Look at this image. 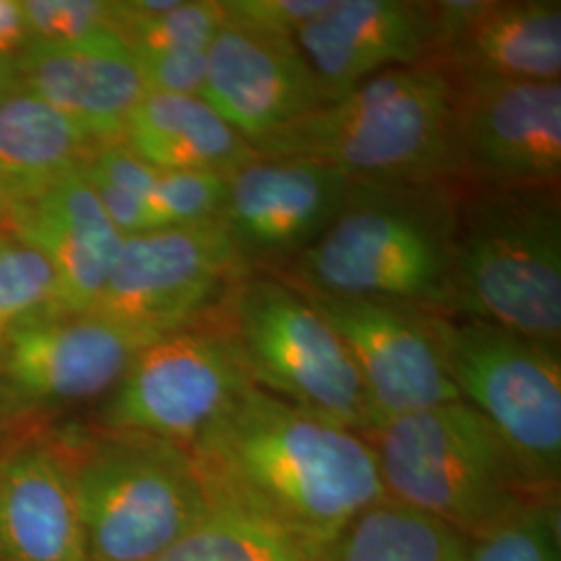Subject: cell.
<instances>
[{
    "label": "cell",
    "mask_w": 561,
    "mask_h": 561,
    "mask_svg": "<svg viewBox=\"0 0 561 561\" xmlns=\"http://www.w3.org/2000/svg\"><path fill=\"white\" fill-rule=\"evenodd\" d=\"M0 561H7V560H2V558H0Z\"/></svg>",
    "instance_id": "obj_36"
},
{
    "label": "cell",
    "mask_w": 561,
    "mask_h": 561,
    "mask_svg": "<svg viewBox=\"0 0 561 561\" xmlns=\"http://www.w3.org/2000/svg\"><path fill=\"white\" fill-rule=\"evenodd\" d=\"M9 442H11V437H9L7 433H0V451H2V447Z\"/></svg>",
    "instance_id": "obj_34"
},
{
    "label": "cell",
    "mask_w": 561,
    "mask_h": 561,
    "mask_svg": "<svg viewBox=\"0 0 561 561\" xmlns=\"http://www.w3.org/2000/svg\"><path fill=\"white\" fill-rule=\"evenodd\" d=\"M154 561H314L261 522L213 507Z\"/></svg>",
    "instance_id": "obj_24"
},
{
    "label": "cell",
    "mask_w": 561,
    "mask_h": 561,
    "mask_svg": "<svg viewBox=\"0 0 561 561\" xmlns=\"http://www.w3.org/2000/svg\"><path fill=\"white\" fill-rule=\"evenodd\" d=\"M0 558L90 561L57 437H11L0 451Z\"/></svg>",
    "instance_id": "obj_19"
},
{
    "label": "cell",
    "mask_w": 561,
    "mask_h": 561,
    "mask_svg": "<svg viewBox=\"0 0 561 561\" xmlns=\"http://www.w3.org/2000/svg\"><path fill=\"white\" fill-rule=\"evenodd\" d=\"M227 23L262 36L296 41L301 27L322 15L333 0H219Z\"/></svg>",
    "instance_id": "obj_30"
},
{
    "label": "cell",
    "mask_w": 561,
    "mask_h": 561,
    "mask_svg": "<svg viewBox=\"0 0 561 561\" xmlns=\"http://www.w3.org/2000/svg\"><path fill=\"white\" fill-rule=\"evenodd\" d=\"M227 178L219 222L248 273H279L319 240L354 180L298 159L254 157Z\"/></svg>",
    "instance_id": "obj_14"
},
{
    "label": "cell",
    "mask_w": 561,
    "mask_h": 561,
    "mask_svg": "<svg viewBox=\"0 0 561 561\" xmlns=\"http://www.w3.org/2000/svg\"><path fill=\"white\" fill-rule=\"evenodd\" d=\"M15 65L21 88L73 121L96 146L121 141L127 117L146 94L119 32L71 46L27 44Z\"/></svg>",
    "instance_id": "obj_18"
},
{
    "label": "cell",
    "mask_w": 561,
    "mask_h": 561,
    "mask_svg": "<svg viewBox=\"0 0 561 561\" xmlns=\"http://www.w3.org/2000/svg\"><path fill=\"white\" fill-rule=\"evenodd\" d=\"M201 96L250 146L329 102L296 41L227 21L206 50Z\"/></svg>",
    "instance_id": "obj_15"
},
{
    "label": "cell",
    "mask_w": 561,
    "mask_h": 561,
    "mask_svg": "<svg viewBox=\"0 0 561 561\" xmlns=\"http://www.w3.org/2000/svg\"><path fill=\"white\" fill-rule=\"evenodd\" d=\"M99 148L20 83L0 99V213L36 198Z\"/></svg>",
    "instance_id": "obj_22"
},
{
    "label": "cell",
    "mask_w": 561,
    "mask_h": 561,
    "mask_svg": "<svg viewBox=\"0 0 561 561\" xmlns=\"http://www.w3.org/2000/svg\"><path fill=\"white\" fill-rule=\"evenodd\" d=\"M2 222H4V217H2V213H0V231L4 229V225H2Z\"/></svg>",
    "instance_id": "obj_35"
},
{
    "label": "cell",
    "mask_w": 561,
    "mask_h": 561,
    "mask_svg": "<svg viewBox=\"0 0 561 561\" xmlns=\"http://www.w3.org/2000/svg\"><path fill=\"white\" fill-rule=\"evenodd\" d=\"M27 44L71 46L117 32L111 2L102 0H25L21 2Z\"/></svg>",
    "instance_id": "obj_28"
},
{
    "label": "cell",
    "mask_w": 561,
    "mask_h": 561,
    "mask_svg": "<svg viewBox=\"0 0 561 561\" xmlns=\"http://www.w3.org/2000/svg\"><path fill=\"white\" fill-rule=\"evenodd\" d=\"M4 229L50 262L67 317L90 314L119 261L125 238L104 213L80 167L4 215Z\"/></svg>",
    "instance_id": "obj_17"
},
{
    "label": "cell",
    "mask_w": 561,
    "mask_h": 561,
    "mask_svg": "<svg viewBox=\"0 0 561 561\" xmlns=\"http://www.w3.org/2000/svg\"><path fill=\"white\" fill-rule=\"evenodd\" d=\"M470 539L410 505L382 497L350 522L317 561H468Z\"/></svg>",
    "instance_id": "obj_23"
},
{
    "label": "cell",
    "mask_w": 561,
    "mask_h": 561,
    "mask_svg": "<svg viewBox=\"0 0 561 561\" xmlns=\"http://www.w3.org/2000/svg\"><path fill=\"white\" fill-rule=\"evenodd\" d=\"M385 495L470 541L535 503L558 500L466 401L377 424L368 435Z\"/></svg>",
    "instance_id": "obj_5"
},
{
    "label": "cell",
    "mask_w": 561,
    "mask_h": 561,
    "mask_svg": "<svg viewBox=\"0 0 561 561\" xmlns=\"http://www.w3.org/2000/svg\"><path fill=\"white\" fill-rule=\"evenodd\" d=\"M461 85L560 81V0H482L456 38L433 55Z\"/></svg>",
    "instance_id": "obj_20"
},
{
    "label": "cell",
    "mask_w": 561,
    "mask_h": 561,
    "mask_svg": "<svg viewBox=\"0 0 561 561\" xmlns=\"http://www.w3.org/2000/svg\"><path fill=\"white\" fill-rule=\"evenodd\" d=\"M67 317L59 306L57 275L36 245L0 231V347L23 327Z\"/></svg>",
    "instance_id": "obj_25"
},
{
    "label": "cell",
    "mask_w": 561,
    "mask_h": 561,
    "mask_svg": "<svg viewBox=\"0 0 561 561\" xmlns=\"http://www.w3.org/2000/svg\"><path fill=\"white\" fill-rule=\"evenodd\" d=\"M18 85V65L15 59L0 57V99Z\"/></svg>",
    "instance_id": "obj_33"
},
{
    "label": "cell",
    "mask_w": 561,
    "mask_h": 561,
    "mask_svg": "<svg viewBox=\"0 0 561 561\" xmlns=\"http://www.w3.org/2000/svg\"><path fill=\"white\" fill-rule=\"evenodd\" d=\"M225 23L219 0H180L171 11L148 20L123 21L117 32L134 57L208 50Z\"/></svg>",
    "instance_id": "obj_26"
},
{
    "label": "cell",
    "mask_w": 561,
    "mask_h": 561,
    "mask_svg": "<svg viewBox=\"0 0 561 561\" xmlns=\"http://www.w3.org/2000/svg\"><path fill=\"white\" fill-rule=\"evenodd\" d=\"M449 377L537 481L561 472L560 350L497 324L442 314Z\"/></svg>",
    "instance_id": "obj_8"
},
{
    "label": "cell",
    "mask_w": 561,
    "mask_h": 561,
    "mask_svg": "<svg viewBox=\"0 0 561 561\" xmlns=\"http://www.w3.org/2000/svg\"><path fill=\"white\" fill-rule=\"evenodd\" d=\"M222 324L254 387L319 421L368 435L373 414L340 335L298 287L250 273L222 301Z\"/></svg>",
    "instance_id": "obj_7"
},
{
    "label": "cell",
    "mask_w": 561,
    "mask_h": 561,
    "mask_svg": "<svg viewBox=\"0 0 561 561\" xmlns=\"http://www.w3.org/2000/svg\"><path fill=\"white\" fill-rule=\"evenodd\" d=\"M27 46L23 7L18 0H0V57L18 59Z\"/></svg>",
    "instance_id": "obj_32"
},
{
    "label": "cell",
    "mask_w": 561,
    "mask_h": 561,
    "mask_svg": "<svg viewBox=\"0 0 561 561\" xmlns=\"http://www.w3.org/2000/svg\"><path fill=\"white\" fill-rule=\"evenodd\" d=\"M152 341L96 314L23 327L0 347V433L101 401Z\"/></svg>",
    "instance_id": "obj_11"
},
{
    "label": "cell",
    "mask_w": 561,
    "mask_h": 561,
    "mask_svg": "<svg viewBox=\"0 0 561 561\" xmlns=\"http://www.w3.org/2000/svg\"><path fill=\"white\" fill-rule=\"evenodd\" d=\"M121 144L159 171L229 175L256 152L202 96L146 92L127 117Z\"/></svg>",
    "instance_id": "obj_21"
},
{
    "label": "cell",
    "mask_w": 561,
    "mask_h": 561,
    "mask_svg": "<svg viewBox=\"0 0 561 561\" xmlns=\"http://www.w3.org/2000/svg\"><path fill=\"white\" fill-rule=\"evenodd\" d=\"M57 442L90 561H154L210 512L181 445L102 428Z\"/></svg>",
    "instance_id": "obj_6"
},
{
    "label": "cell",
    "mask_w": 561,
    "mask_h": 561,
    "mask_svg": "<svg viewBox=\"0 0 561 561\" xmlns=\"http://www.w3.org/2000/svg\"><path fill=\"white\" fill-rule=\"evenodd\" d=\"M146 92L201 96L206 80V50L134 57Z\"/></svg>",
    "instance_id": "obj_31"
},
{
    "label": "cell",
    "mask_w": 561,
    "mask_h": 561,
    "mask_svg": "<svg viewBox=\"0 0 561 561\" xmlns=\"http://www.w3.org/2000/svg\"><path fill=\"white\" fill-rule=\"evenodd\" d=\"M454 102V83L431 60L387 69L254 141L252 150L327 164L362 183L460 181Z\"/></svg>",
    "instance_id": "obj_3"
},
{
    "label": "cell",
    "mask_w": 561,
    "mask_h": 561,
    "mask_svg": "<svg viewBox=\"0 0 561 561\" xmlns=\"http://www.w3.org/2000/svg\"><path fill=\"white\" fill-rule=\"evenodd\" d=\"M558 502L528 505L479 539L470 541L468 561H561Z\"/></svg>",
    "instance_id": "obj_27"
},
{
    "label": "cell",
    "mask_w": 561,
    "mask_h": 561,
    "mask_svg": "<svg viewBox=\"0 0 561 561\" xmlns=\"http://www.w3.org/2000/svg\"><path fill=\"white\" fill-rule=\"evenodd\" d=\"M447 317L560 350V187L461 183Z\"/></svg>",
    "instance_id": "obj_4"
},
{
    "label": "cell",
    "mask_w": 561,
    "mask_h": 561,
    "mask_svg": "<svg viewBox=\"0 0 561 561\" xmlns=\"http://www.w3.org/2000/svg\"><path fill=\"white\" fill-rule=\"evenodd\" d=\"M227 178L210 171H161L152 206L162 229L219 221Z\"/></svg>",
    "instance_id": "obj_29"
},
{
    "label": "cell",
    "mask_w": 561,
    "mask_h": 561,
    "mask_svg": "<svg viewBox=\"0 0 561 561\" xmlns=\"http://www.w3.org/2000/svg\"><path fill=\"white\" fill-rule=\"evenodd\" d=\"M435 30V2L333 0L296 44L331 102L387 69L431 60Z\"/></svg>",
    "instance_id": "obj_16"
},
{
    "label": "cell",
    "mask_w": 561,
    "mask_h": 561,
    "mask_svg": "<svg viewBox=\"0 0 561 561\" xmlns=\"http://www.w3.org/2000/svg\"><path fill=\"white\" fill-rule=\"evenodd\" d=\"M454 90V144L463 185L560 187V81Z\"/></svg>",
    "instance_id": "obj_13"
},
{
    "label": "cell",
    "mask_w": 561,
    "mask_h": 561,
    "mask_svg": "<svg viewBox=\"0 0 561 561\" xmlns=\"http://www.w3.org/2000/svg\"><path fill=\"white\" fill-rule=\"evenodd\" d=\"M458 181H354L335 219L275 273L308 294L412 304L447 317Z\"/></svg>",
    "instance_id": "obj_2"
},
{
    "label": "cell",
    "mask_w": 561,
    "mask_h": 561,
    "mask_svg": "<svg viewBox=\"0 0 561 561\" xmlns=\"http://www.w3.org/2000/svg\"><path fill=\"white\" fill-rule=\"evenodd\" d=\"M213 507L279 530L317 561L385 497L373 445L250 387L190 449Z\"/></svg>",
    "instance_id": "obj_1"
},
{
    "label": "cell",
    "mask_w": 561,
    "mask_h": 561,
    "mask_svg": "<svg viewBox=\"0 0 561 561\" xmlns=\"http://www.w3.org/2000/svg\"><path fill=\"white\" fill-rule=\"evenodd\" d=\"M245 275L219 221L144 233L123 241L90 314L159 340L201 321Z\"/></svg>",
    "instance_id": "obj_10"
},
{
    "label": "cell",
    "mask_w": 561,
    "mask_h": 561,
    "mask_svg": "<svg viewBox=\"0 0 561 561\" xmlns=\"http://www.w3.org/2000/svg\"><path fill=\"white\" fill-rule=\"evenodd\" d=\"M343 341L377 424L460 401L449 377L442 314L401 301L301 291Z\"/></svg>",
    "instance_id": "obj_12"
},
{
    "label": "cell",
    "mask_w": 561,
    "mask_h": 561,
    "mask_svg": "<svg viewBox=\"0 0 561 561\" xmlns=\"http://www.w3.org/2000/svg\"><path fill=\"white\" fill-rule=\"evenodd\" d=\"M254 382L227 327H185L148 343L102 398L96 426L190 449Z\"/></svg>",
    "instance_id": "obj_9"
}]
</instances>
